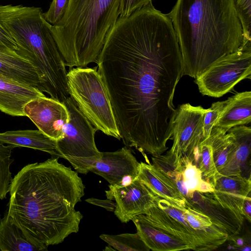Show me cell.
Instances as JSON below:
<instances>
[{
    "instance_id": "6da1fadb",
    "label": "cell",
    "mask_w": 251,
    "mask_h": 251,
    "mask_svg": "<svg viewBox=\"0 0 251 251\" xmlns=\"http://www.w3.org/2000/svg\"><path fill=\"white\" fill-rule=\"evenodd\" d=\"M108 92L121 139L144 155L157 156L172 139L173 103L182 60L168 14L152 2L119 17L97 62Z\"/></svg>"
},
{
    "instance_id": "7a4b0ae2",
    "label": "cell",
    "mask_w": 251,
    "mask_h": 251,
    "mask_svg": "<svg viewBox=\"0 0 251 251\" xmlns=\"http://www.w3.org/2000/svg\"><path fill=\"white\" fill-rule=\"evenodd\" d=\"M84 188L77 172L57 158L29 164L12 178L7 212L33 237L57 245L79 230L83 215L75 207Z\"/></svg>"
},
{
    "instance_id": "3957f363",
    "label": "cell",
    "mask_w": 251,
    "mask_h": 251,
    "mask_svg": "<svg viewBox=\"0 0 251 251\" xmlns=\"http://www.w3.org/2000/svg\"><path fill=\"white\" fill-rule=\"evenodd\" d=\"M168 14L181 51L182 76L196 78L243 45L234 0H177Z\"/></svg>"
},
{
    "instance_id": "277c9868",
    "label": "cell",
    "mask_w": 251,
    "mask_h": 251,
    "mask_svg": "<svg viewBox=\"0 0 251 251\" xmlns=\"http://www.w3.org/2000/svg\"><path fill=\"white\" fill-rule=\"evenodd\" d=\"M0 24L20 48L18 53L36 67L43 92L56 100L69 96L67 71L53 37L52 25L40 7L0 5Z\"/></svg>"
},
{
    "instance_id": "5b68a950",
    "label": "cell",
    "mask_w": 251,
    "mask_h": 251,
    "mask_svg": "<svg viewBox=\"0 0 251 251\" xmlns=\"http://www.w3.org/2000/svg\"><path fill=\"white\" fill-rule=\"evenodd\" d=\"M121 0H70L51 31L66 66L97 62L109 30L119 17Z\"/></svg>"
},
{
    "instance_id": "8992f818",
    "label": "cell",
    "mask_w": 251,
    "mask_h": 251,
    "mask_svg": "<svg viewBox=\"0 0 251 251\" xmlns=\"http://www.w3.org/2000/svg\"><path fill=\"white\" fill-rule=\"evenodd\" d=\"M97 67H75L67 74L70 96L98 130L121 139L109 95Z\"/></svg>"
},
{
    "instance_id": "52a82bcc",
    "label": "cell",
    "mask_w": 251,
    "mask_h": 251,
    "mask_svg": "<svg viewBox=\"0 0 251 251\" xmlns=\"http://www.w3.org/2000/svg\"><path fill=\"white\" fill-rule=\"evenodd\" d=\"M63 102L68 109L69 120L63 138L56 141L57 149L60 157L67 160L77 172L86 174L102 155L95 142L97 129L80 111L70 96Z\"/></svg>"
},
{
    "instance_id": "ba28073f",
    "label": "cell",
    "mask_w": 251,
    "mask_h": 251,
    "mask_svg": "<svg viewBox=\"0 0 251 251\" xmlns=\"http://www.w3.org/2000/svg\"><path fill=\"white\" fill-rule=\"evenodd\" d=\"M251 76V45H248L212 63L195 78V83L202 95L219 98Z\"/></svg>"
},
{
    "instance_id": "9c48e42d",
    "label": "cell",
    "mask_w": 251,
    "mask_h": 251,
    "mask_svg": "<svg viewBox=\"0 0 251 251\" xmlns=\"http://www.w3.org/2000/svg\"><path fill=\"white\" fill-rule=\"evenodd\" d=\"M208 109L190 103L183 104L177 108L173 128V145L164 155L176 167L182 160L193 163L195 151L203 140V119Z\"/></svg>"
},
{
    "instance_id": "30bf717a",
    "label": "cell",
    "mask_w": 251,
    "mask_h": 251,
    "mask_svg": "<svg viewBox=\"0 0 251 251\" xmlns=\"http://www.w3.org/2000/svg\"><path fill=\"white\" fill-rule=\"evenodd\" d=\"M109 187V190L105 191L107 198L115 200L114 214L124 223L137 215L145 214L160 199L138 177L124 186Z\"/></svg>"
},
{
    "instance_id": "8fae6325",
    "label": "cell",
    "mask_w": 251,
    "mask_h": 251,
    "mask_svg": "<svg viewBox=\"0 0 251 251\" xmlns=\"http://www.w3.org/2000/svg\"><path fill=\"white\" fill-rule=\"evenodd\" d=\"M24 112L39 130L50 138L56 141L63 138L69 120L68 109L63 102L46 96L40 97L27 103Z\"/></svg>"
},
{
    "instance_id": "7c38bea8",
    "label": "cell",
    "mask_w": 251,
    "mask_h": 251,
    "mask_svg": "<svg viewBox=\"0 0 251 251\" xmlns=\"http://www.w3.org/2000/svg\"><path fill=\"white\" fill-rule=\"evenodd\" d=\"M140 163L127 147L114 152H102L90 172L103 177L111 186L128 185L138 177Z\"/></svg>"
},
{
    "instance_id": "4fadbf2b",
    "label": "cell",
    "mask_w": 251,
    "mask_h": 251,
    "mask_svg": "<svg viewBox=\"0 0 251 251\" xmlns=\"http://www.w3.org/2000/svg\"><path fill=\"white\" fill-rule=\"evenodd\" d=\"M186 200L191 207L209 217L227 238L240 233L244 218L242 214L220 202L211 192L194 191Z\"/></svg>"
},
{
    "instance_id": "5bb4252c",
    "label": "cell",
    "mask_w": 251,
    "mask_h": 251,
    "mask_svg": "<svg viewBox=\"0 0 251 251\" xmlns=\"http://www.w3.org/2000/svg\"><path fill=\"white\" fill-rule=\"evenodd\" d=\"M44 96L42 92L33 86L0 75V110L7 114L25 116V105Z\"/></svg>"
},
{
    "instance_id": "9a60e30c",
    "label": "cell",
    "mask_w": 251,
    "mask_h": 251,
    "mask_svg": "<svg viewBox=\"0 0 251 251\" xmlns=\"http://www.w3.org/2000/svg\"><path fill=\"white\" fill-rule=\"evenodd\" d=\"M48 246L32 236L20 226L7 211L0 218V250L44 251Z\"/></svg>"
},
{
    "instance_id": "2e32d148",
    "label": "cell",
    "mask_w": 251,
    "mask_h": 251,
    "mask_svg": "<svg viewBox=\"0 0 251 251\" xmlns=\"http://www.w3.org/2000/svg\"><path fill=\"white\" fill-rule=\"evenodd\" d=\"M137 177L160 198L178 207L185 206L187 201L175 183L153 164L140 162Z\"/></svg>"
},
{
    "instance_id": "e0dca14e",
    "label": "cell",
    "mask_w": 251,
    "mask_h": 251,
    "mask_svg": "<svg viewBox=\"0 0 251 251\" xmlns=\"http://www.w3.org/2000/svg\"><path fill=\"white\" fill-rule=\"evenodd\" d=\"M144 215L152 225L181 240L188 245L192 250L211 251L210 247L198 235L170 217L158 207L157 204L151 207Z\"/></svg>"
},
{
    "instance_id": "ac0fdd59",
    "label": "cell",
    "mask_w": 251,
    "mask_h": 251,
    "mask_svg": "<svg viewBox=\"0 0 251 251\" xmlns=\"http://www.w3.org/2000/svg\"><path fill=\"white\" fill-rule=\"evenodd\" d=\"M0 75L43 92L42 82L36 67L16 51L0 50Z\"/></svg>"
},
{
    "instance_id": "d6986e66",
    "label": "cell",
    "mask_w": 251,
    "mask_h": 251,
    "mask_svg": "<svg viewBox=\"0 0 251 251\" xmlns=\"http://www.w3.org/2000/svg\"><path fill=\"white\" fill-rule=\"evenodd\" d=\"M131 221L134 223L141 240L150 250H192L191 247L181 240L152 225L145 218L144 214L134 217Z\"/></svg>"
},
{
    "instance_id": "ffe728a7",
    "label": "cell",
    "mask_w": 251,
    "mask_h": 251,
    "mask_svg": "<svg viewBox=\"0 0 251 251\" xmlns=\"http://www.w3.org/2000/svg\"><path fill=\"white\" fill-rule=\"evenodd\" d=\"M234 139V146L225 166L218 171V176L242 175L243 169L250 157L251 150V128L245 125L234 126L227 131Z\"/></svg>"
},
{
    "instance_id": "44dd1931",
    "label": "cell",
    "mask_w": 251,
    "mask_h": 251,
    "mask_svg": "<svg viewBox=\"0 0 251 251\" xmlns=\"http://www.w3.org/2000/svg\"><path fill=\"white\" fill-rule=\"evenodd\" d=\"M212 195L220 201L242 208L245 199L250 196L251 177L221 176L214 181Z\"/></svg>"
},
{
    "instance_id": "7402d4cb",
    "label": "cell",
    "mask_w": 251,
    "mask_h": 251,
    "mask_svg": "<svg viewBox=\"0 0 251 251\" xmlns=\"http://www.w3.org/2000/svg\"><path fill=\"white\" fill-rule=\"evenodd\" d=\"M0 142L24 147L46 152L52 158L60 157L57 149V141L40 130H18L0 132Z\"/></svg>"
},
{
    "instance_id": "603a6c76",
    "label": "cell",
    "mask_w": 251,
    "mask_h": 251,
    "mask_svg": "<svg viewBox=\"0 0 251 251\" xmlns=\"http://www.w3.org/2000/svg\"><path fill=\"white\" fill-rule=\"evenodd\" d=\"M251 122V92L238 93L228 98V102L214 127L225 133L231 128Z\"/></svg>"
},
{
    "instance_id": "cb8c5ba5",
    "label": "cell",
    "mask_w": 251,
    "mask_h": 251,
    "mask_svg": "<svg viewBox=\"0 0 251 251\" xmlns=\"http://www.w3.org/2000/svg\"><path fill=\"white\" fill-rule=\"evenodd\" d=\"M212 153L215 164L218 171L225 166L234 146L232 135L225 133L221 128L213 127L210 136Z\"/></svg>"
},
{
    "instance_id": "d4e9b609",
    "label": "cell",
    "mask_w": 251,
    "mask_h": 251,
    "mask_svg": "<svg viewBox=\"0 0 251 251\" xmlns=\"http://www.w3.org/2000/svg\"><path fill=\"white\" fill-rule=\"evenodd\" d=\"M193 163L201 171L203 179L213 186L214 181L218 177V171L214 161L209 138L200 143L195 151Z\"/></svg>"
},
{
    "instance_id": "484cf974",
    "label": "cell",
    "mask_w": 251,
    "mask_h": 251,
    "mask_svg": "<svg viewBox=\"0 0 251 251\" xmlns=\"http://www.w3.org/2000/svg\"><path fill=\"white\" fill-rule=\"evenodd\" d=\"M178 167L190 192L209 193L214 191L212 185L203 179L201 171L192 162L188 159L183 160Z\"/></svg>"
},
{
    "instance_id": "4316f807",
    "label": "cell",
    "mask_w": 251,
    "mask_h": 251,
    "mask_svg": "<svg viewBox=\"0 0 251 251\" xmlns=\"http://www.w3.org/2000/svg\"><path fill=\"white\" fill-rule=\"evenodd\" d=\"M100 237L116 251H149L150 250L141 240L137 232L118 235L101 234Z\"/></svg>"
},
{
    "instance_id": "83f0119b",
    "label": "cell",
    "mask_w": 251,
    "mask_h": 251,
    "mask_svg": "<svg viewBox=\"0 0 251 251\" xmlns=\"http://www.w3.org/2000/svg\"><path fill=\"white\" fill-rule=\"evenodd\" d=\"M151 159L152 164L175 183L180 193L186 200L191 197L193 193L190 192L187 188L179 168H176L162 154L152 156Z\"/></svg>"
},
{
    "instance_id": "f1b7e54d",
    "label": "cell",
    "mask_w": 251,
    "mask_h": 251,
    "mask_svg": "<svg viewBox=\"0 0 251 251\" xmlns=\"http://www.w3.org/2000/svg\"><path fill=\"white\" fill-rule=\"evenodd\" d=\"M15 146L4 145L0 142V200H3L9 192V187L12 180L10 166L14 159L11 158L12 150Z\"/></svg>"
},
{
    "instance_id": "f546056e",
    "label": "cell",
    "mask_w": 251,
    "mask_h": 251,
    "mask_svg": "<svg viewBox=\"0 0 251 251\" xmlns=\"http://www.w3.org/2000/svg\"><path fill=\"white\" fill-rule=\"evenodd\" d=\"M234 2L242 28V46L251 45V0H234Z\"/></svg>"
},
{
    "instance_id": "4dcf8cb0",
    "label": "cell",
    "mask_w": 251,
    "mask_h": 251,
    "mask_svg": "<svg viewBox=\"0 0 251 251\" xmlns=\"http://www.w3.org/2000/svg\"><path fill=\"white\" fill-rule=\"evenodd\" d=\"M228 102V99L224 101L213 103L205 114L203 119V140L207 139L210 136L211 130Z\"/></svg>"
},
{
    "instance_id": "1f68e13d",
    "label": "cell",
    "mask_w": 251,
    "mask_h": 251,
    "mask_svg": "<svg viewBox=\"0 0 251 251\" xmlns=\"http://www.w3.org/2000/svg\"><path fill=\"white\" fill-rule=\"evenodd\" d=\"M70 0H52L49 9L43 13L45 19L53 25L58 23L64 16Z\"/></svg>"
},
{
    "instance_id": "d6a6232c",
    "label": "cell",
    "mask_w": 251,
    "mask_h": 251,
    "mask_svg": "<svg viewBox=\"0 0 251 251\" xmlns=\"http://www.w3.org/2000/svg\"><path fill=\"white\" fill-rule=\"evenodd\" d=\"M152 0H121L119 17L129 15L135 10L151 2Z\"/></svg>"
},
{
    "instance_id": "836d02e7",
    "label": "cell",
    "mask_w": 251,
    "mask_h": 251,
    "mask_svg": "<svg viewBox=\"0 0 251 251\" xmlns=\"http://www.w3.org/2000/svg\"><path fill=\"white\" fill-rule=\"evenodd\" d=\"M0 50L16 51L20 50L18 45L0 24Z\"/></svg>"
},
{
    "instance_id": "e575fe53",
    "label": "cell",
    "mask_w": 251,
    "mask_h": 251,
    "mask_svg": "<svg viewBox=\"0 0 251 251\" xmlns=\"http://www.w3.org/2000/svg\"><path fill=\"white\" fill-rule=\"evenodd\" d=\"M231 245V247L234 250L243 251H250L251 250V236L245 235L242 236L239 234L227 239Z\"/></svg>"
},
{
    "instance_id": "d590c367",
    "label": "cell",
    "mask_w": 251,
    "mask_h": 251,
    "mask_svg": "<svg viewBox=\"0 0 251 251\" xmlns=\"http://www.w3.org/2000/svg\"><path fill=\"white\" fill-rule=\"evenodd\" d=\"M85 201L93 205L102 207L111 212H114L116 207V202L108 199L103 200L91 198L86 199Z\"/></svg>"
},
{
    "instance_id": "8d00e7d4",
    "label": "cell",
    "mask_w": 251,
    "mask_h": 251,
    "mask_svg": "<svg viewBox=\"0 0 251 251\" xmlns=\"http://www.w3.org/2000/svg\"><path fill=\"white\" fill-rule=\"evenodd\" d=\"M242 214L250 223L251 221V196L247 197L244 200L242 208Z\"/></svg>"
}]
</instances>
